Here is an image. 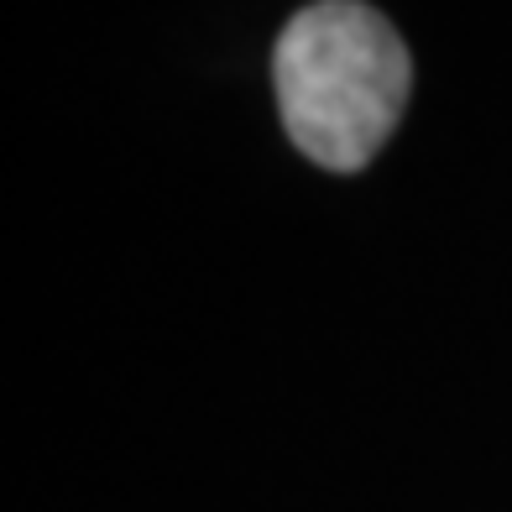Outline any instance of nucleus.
<instances>
[{
	"label": "nucleus",
	"mask_w": 512,
	"mask_h": 512,
	"mask_svg": "<svg viewBox=\"0 0 512 512\" xmlns=\"http://www.w3.org/2000/svg\"><path fill=\"white\" fill-rule=\"evenodd\" d=\"M272 84L293 147L330 173H356L398 126L413 63L398 27L377 6L319 0L277 37Z\"/></svg>",
	"instance_id": "obj_1"
}]
</instances>
